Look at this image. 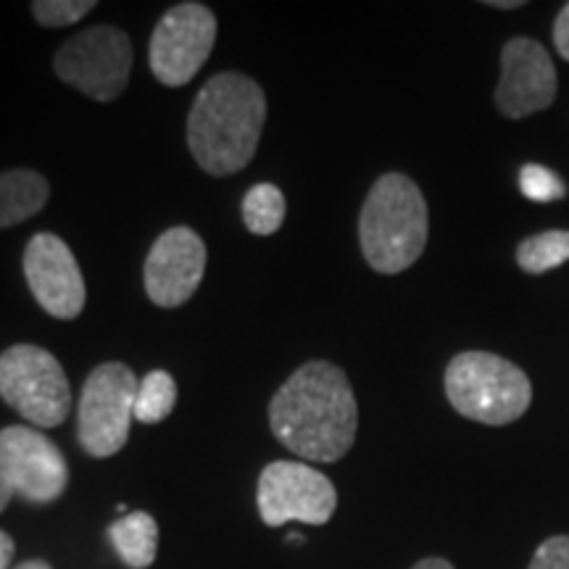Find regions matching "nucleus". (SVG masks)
Wrapping results in <instances>:
<instances>
[{"label":"nucleus","mask_w":569,"mask_h":569,"mask_svg":"<svg viewBox=\"0 0 569 569\" xmlns=\"http://www.w3.org/2000/svg\"><path fill=\"white\" fill-rule=\"evenodd\" d=\"M269 427L290 453L332 465L351 451L359 407L343 369L332 361H306L269 403Z\"/></svg>","instance_id":"1"},{"label":"nucleus","mask_w":569,"mask_h":569,"mask_svg":"<svg viewBox=\"0 0 569 569\" xmlns=\"http://www.w3.org/2000/svg\"><path fill=\"white\" fill-rule=\"evenodd\" d=\"M267 124V96L261 84L240 71L213 74L188 113V148L211 177L246 169Z\"/></svg>","instance_id":"2"},{"label":"nucleus","mask_w":569,"mask_h":569,"mask_svg":"<svg viewBox=\"0 0 569 569\" xmlns=\"http://www.w3.org/2000/svg\"><path fill=\"white\" fill-rule=\"evenodd\" d=\"M430 213L419 184L388 172L372 184L359 213V243L367 264L380 274L407 272L425 253Z\"/></svg>","instance_id":"3"},{"label":"nucleus","mask_w":569,"mask_h":569,"mask_svg":"<svg viewBox=\"0 0 569 569\" xmlns=\"http://www.w3.org/2000/svg\"><path fill=\"white\" fill-rule=\"evenodd\" d=\"M448 403L472 422L503 427L530 409L532 386L525 369L488 351H465L446 367Z\"/></svg>","instance_id":"4"},{"label":"nucleus","mask_w":569,"mask_h":569,"mask_svg":"<svg viewBox=\"0 0 569 569\" xmlns=\"http://www.w3.org/2000/svg\"><path fill=\"white\" fill-rule=\"evenodd\" d=\"M0 398L38 430L63 425L71 411V386L61 361L32 343L0 353Z\"/></svg>","instance_id":"5"},{"label":"nucleus","mask_w":569,"mask_h":569,"mask_svg":"<svg viewBox=\"0 0 569 569\" xmlns=\"http://www.w3.org/2000/svg\"><path fill=\"white\" fill-rule=\"evenodd\" d=\"M138 375L122 361H106L88 375L77 403V440L92 459H109L130 440Z\"/></svg>","instance_id":"6"},{"label":"nucleus","mask_w":569,"mask_h":569,"mask_svg":"<svg viewBox=\"0 0 569 569\" xmlns=\"http://www.w3.org/2000/svg\"><path fill=\"white\" fill-rule=\"evenodd\" d=\"M132 40L119 27L101 24L77 32L53 56L61 82L98 103H111L127 90L132 74Z\"/></svg>","instance_id":"7"},{"label":"nucleus","mask_w":569,"mask_h":569,"mask_svg":"<svg viewBox=\"0 0 569 569\" xmlns=\"http://www.w3.org/2000/svg\"><path fill=\"white\" fill-rule=\"evenodd\" d=\"M259 515L267 528L288 522L327 525L338 509L332 480L306 461H272L259 478Z\"/></svg>","instance_id":"8"},{"label":"nucleus","mask_w":569,"mask_h":569,"mask_svg":"<svg viewBox=\"0 0 569 569\" xmlns=\"http://www.w3.org/2000/svg\"><path fill=\"white\" fill-rule=\"evenodd\" d=\"M213 42H217V17L209 6H172L159 19L148 46L153 77L167 88H182L209 61Z\"/></svg>","instance_id":"9"},{"label":"nucleus","mask_w":569,"mask_h":569,"mask_svg":"<svg viewBox=\"0 0 569 569\" xmlns=\"http://www.w3.org/2000/svg\"><path fill=\"white\" fill-rule=\"evenodd\" d=\"M0 472L13 493L30 503H53L69 486V465L61 448L30 425L0 430Z\"/></svg>","instance_id":"10"},{"label":"nucleus","mask_w":569,"mask_h":569,"mask_svg":"<svg viewBox=\"0 0 569 569\" xmlns=\"http://www.w3.org/2000/svg\"><path fill=\"white\" fill-rule=\"evenodd\" d=\"M24 277L30 284L34 301L42 311L63 322H71L82 315L88 290L71 248L63 243L59 234L38 232L32 234L24 248Z\"/></svg>","instance_id":"11"},{"label":"nucleus","mask_w":569,"mask_h":569,"mask_svg":"<svg viewBox=\"0 0 569 569\" xmlns=\"http://www.w3.org/2000/svg\"><path fill=\"white\" fill-rule=\"evenodd\" d=\"M206 274V243L193 227H169L146 256V293L161 309H177L196 296Z\"/></svg>","instance_id":"12"},{"label":"nucleus","mask_w":569,"mask_h":569,"mask_svg":"<svg viewBox=\"0 0 569 569\" xmlns=\"http://www.w3.org/2000/svg\"><path fill=\"white\" fill-rule=\"evenodd\" d=\"M559 77L551 56L538 40L511 38L501 51V80L496 109L509 119H525L546 111L557 101Z\"/></svg>","instance_id":"13"},{"label":"nucleus","mask_w":569,"mask_h":569,"mask_svg":"<svg viewBox=\"0 0 569 569\" xmlns=\"http://www.w3.org/2000/svg\"><path fill=\"white\" fill-rule=\"evenodd\" d=\"M51 182L34 169H6L0 172V230H9L46 209Z\"/></svg>","instance_id":"14"},{"label":"nucleus","mask_w":569,"mask_h":569,"mask_svg":"<svg viewBox=\"0 0 569 569\" xmlns=\"http://www.w3.org/2000/svg\"><path fill=\"white\" fill-rule=\"evenodd\" d=\"M109 540L130 569H148L159 551V525L148 511H132L109 525Z\"/></svg>","instance_id":"15"},{"label":"nucleus","mask_w":569,"mask_h":569,"mask_svg":"<svg viewBox=\"0 0 569 569\" xmlns=\"http://www.w3.org/2000/svg\"><path fill=\"white\" fill-rule=\"evenodd\" d=\"M284 211H288V201L284 193L272 182H259L248 190L243 198V222L248 232L274 234L284 222Z\"/></svg>","instance_id":"16"},{"label":"nucleus","mask_w":569,"mask_h":569,"mask_svg":"<svg viewBox=\"0 0 569 569\" xmlns=\"http://www.w3.org/2000/svg\"><path fill=\"white\" fill-rule=\"evenodd\" d=\"M569 261V230H549L517 246V264L528 274L551 272Z\"/></svg>","instance_id":"17"},{"label":"nucleus","mask_w":569,"mask_h":569,"mask_svg":"<svg viewBox=\"0 0 569 569\" xmlns=\"http://www.w3.org/2000/svg\"><path fill=\"white\" fill-rule=\"evenodd\" d=\"M177 382L167 369H153L140 380L134 419L142 425H159L174 411Z\"/></svg>","instance_id":"18"},{"label":"nucleus","mask_w":569,"mask_h":569,"mask_svg":"<svg viewBox=\"0 0 569 569\" xmlns=\"http://www.w3.org/2000/svg\"><path fill=\"white\" fill-rule=\"evenodd\" d=\"M96 9V0H34L32 17L46 30H61L88 17Z\"/></svg>","instance_id":"19"},{"label":"nucleus","mask_w":569,"mask_h":569,"mask_svg":"<svg viewBox=\"0 0 569 569\" xmlns=\"http://www.w3.org/2000/svg\"><path fill=\"white\" fill-rule=\"evenodd\" d=\"M519 190H522L525 198L536 203L559 201V198L567 196V188L559 180V174L540 167V163H525L522 172H519Z\"/></svg>","instance_id":"20"},{"label":"nucleus","mask_w":569,"mask_h":569,"mask_svg":"<svg viewBox=\"0 0 569 569\" xmlns=\"http://www.w3.org/2000/svg\"><path fill=\"white\" fill-rule=\"evenodd\" d=\"M528 569H569V536L546 538Z\"/></svg>","instance_id":"21"},{"label":"nucleus","mask_w":569,"mask_h":569,"mask_svg":"<svg viewBox=\"0 0 569 569\" xmlns=\"http://www.w3.org/2000/svg\"><path fill=\"white\" fill-rule=\"evenodd\" d=\"M553 46H557L561 59L569 61V3L559 11L557 21H553Z\"/></svg>","instance_id":"22"},{"label":"nucleus","mask_w":569,"mask_h":569,"mask_svg":"<svg viewBox=\"0 0 569 569\" xmlns=\"http://www.w3.org/2000/svg\"><path fill=\"white\" fill-rule=\"evenodd\" d=\"M13 553H17V543L6 530H0V569H9L13 561Z\"/></svg>","instance_id":"23"},{"label":"nucleus","mask_w":569,"mask_h":569,"mask_svg":"<svg viewBox=\"0 0 569 569\" xmlns=\"http://www.w3.org/2000/svg\"><path fill=\"white\" fill-rule=\"evenodd\" d=\"M411 569H453V565L448 559H440V557H427L422 561H417Z\"/></svg>","instance_id":"24"},{"label":"nucleus","mask_w":569,"mask_h":569,"mask_svg":"<svg viewBox=\"0 0 569 569\" xmlns=\"http://www.w3.org/2000/svg\"><path fill=\"white\" fill-rule=\"evenodd\" d=\"M13 496H17V493H13V488L9 486V480H6L3 472H0V511H6V507H9Z\"/></svg>","instance_id":"25"},{"label":"nucleus","mask_w":569,"mask_h":569,"mask_svg":"<svg viewBox=\"0 0 569 569\" xmlns=\"http://www.w3.org/2000/svg\"><path fill=\"white\" fill-rule=\"evenodd\" d=\"M486 6H490V9H503V11H509V9H522V0H488Z\"/></svg>","instance_id":"26"},{"label":"nucleus","mask_w":569,"mask_h":569,"mask_svg":"<svg viewBox=\"0 0 569 569\" xmlns=\"http://www.w3.org/2000/svg\"><path fill=\"white\" fill-rule=\"evenodd\" d=\"M13 569H53V567L48 565L46 559H27V561H21V565H17Z\"/></svg>","instance_id":"27"},{"label":"nucleus","mask_w":569,"mask_h":569,"mask_svg":"<svg viewBox=\"0 0 569 569\" xmlns=\"http://www.w3.org/2000/svg\"><path fill=\"white\" fill-rule=\"evenodd\" d=\"M288 540H290V543L301 546V543H303V536H301V532H290V536H288Z\"/></svg>","instance_id":"28"}]
</instances>
